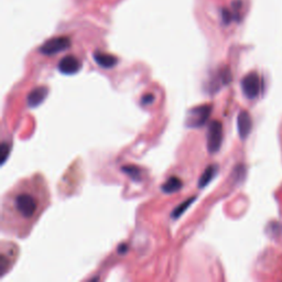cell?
Wrapping results in <instances>:
<instances>
[{"mask_svg": "<svg viewBox=\"0 0 282 282\" xmlns=\"http://www.w3.org/2000/svg\"><path fill=\"white\" fill-rule=\"evenodd\" d=\"M44 189L30 182L15 186L12 192L7 195L3 214L7 213L10 220H15L19 225H28L29 223L34 222L46 202Z\"/></svg>", "mask_w": 282, "mask_h": 282, "instance_id": "6da1fadb", "label": "cell"}, {"mask_svg": "<svg viewBox=\"0 0 282 282\" xmlns=\"http://www.w3.org/2000/svg\"><path fill=\"white\" fill-rule=\"evenodd\" d=\"M211 113H212L211 105H202L199 106V107H194L189 110L185 124L188 127L198 128V127H201L205 124L207 119L210 118Z\"/></svg>", "mask_w": 282, "mask_h": 282, "instance_id": "7a4b0ae2", "label": "cell"}, {"mask_svg": "<svg viewBox=\"0 0 282 282\" xmlns=\"http://www.w3.org/2000/svg\"><path fill=\"white\" fill-rule=\"evenodd\" d=\"M223 142V126L218 120L212 121L207 129V150L210 153H215Z\"/></svg>", "mask_w": 282, "mask_h": 282, "instance_id": "3957f363", "label": "cell"}, {"mask_svg": "<svg viewBox=\"0 0 282 282\" xmlns=\"http://www.w3.org/2000/svg\"><path fill=\"white\" fill-rule=\"evenodd\" d=\"M260 88H262V82H260V77L256 72L249 73L243 78L242 89L247 98H257L260 94Z\"/></svg>", "mask_w": 282, "mask_h": 282, "instance_id": "277c9868", "label": "cell"}, {"mask_svg": "<svg viewBox=\"0 0 282 282\" xmlns=\"http://www.w3.org/2000/svg\"><path fill=\"white\" fill-rule=\"evenodd\" d=\"M71 46V40L67 36H56V38L50 39L49 41L44 42L40 46L39 51L42 54L45 55H53L57 54L58 52L65 51Z\"/></svg>", "mask_w": 282, "mask_h": 282, "instance_id": "5b68a950", "label": "cell"}, {"mask_svg": "<svg viewBox=\"0 0 282 282\" xmlns=\"http://www.w3.org/2000/svg\"><path fill=\"white\" fill-rule=\"evenodd\" d=\"M58 71L65 75H73L76 74L82 67V63L77 57L73 55H66L58 62Z\"/></svg>", "mask_w": 282, "mask_h": 282, "instance_id": "8992f818", "label": "cell"}, {"mask_svg": "<svg viewBox=\"0 0 282 282\" xmlns=\"http://www.w3.org/2000/svg\"><path fill=\"white\" fill-rule=\"evenodd\" d=\"M237 127H238L239 137H241L242 140H245L249 136L250 131H252L253 128V120L248 111L243 110L239 113L237 118Z\"/></svg>", "mask_w": 282, "mask_h": 282, "instance_id": "52a82bcc", "label": "cell"}, {"mask_svg": "<svg viewBox=\"0 0 282 282\" xmlns=\"http://www.w3.org/2000/svg\"><path fill=\"white\" fill-rule=\"evenodd\" d=\"M47 94H49V89L46 87L41 86L34 88L32 92L28 95V98H26V103H28L29 107H38L45 99Z\"/></svg>", "mask_w": 282, "mask_h": 282, "instance_id": "ba28073f", "label": "cell"}, {"mask_svg": "<svg viewBox=\"0 0 282 282\" xmlns=\"http://www.w3.org/2000/svg\"><path fill=\"white\" fill-rule=\"evenodd\" d=\"M94 60L98 65H100L104 68H111L117 64L116 56L107 54V53H103V52H95Z\"/></svg>", "mask_w": 282, "mask_h": 282, "instance_id": "9c48e42d", "label": "cell"}, {"mask_svg": "<svg viewBox=\"0 0 282 282\" xmlns=\"http://www.w3.org/2000/svg\"><path fill=\"white\" fill-rule=\"evenodd\" d=\"M15 256V248L14 245H12V247H10L8 249L7 253H4V250L0 255V275L3 276L6 274V271L9 269L10 265L12 264V262H10V257Z\"/></svg>", "mask_w": 282, "mask_h": 282, "instance_id": "30bf717a", "label": "cell"}, {"mask_svg": "<svg viewBox=\"0 0 282 282\" xmlns=\"http://www.w3.org/2000/svg\"><path fill=\"white\" fill-rule=\"evenodd\" d=\"M218 171V166L217 164H212V166L207 167V169L204 171V173L202 174V177L199 181V186L202 188H205V186L209 184L211 181L214 179L215 175L217 174Z\"/></svg>", "mask_w": 282, "mask_h": 282, "instance_id": "8fae6325", "label": "cell"}, {"mask_svg": "<svg viewBox=\"0 0 282 282\" xmlns=\"http://www.w3.org/2000/svg\"><path fill=\"white\" fill-rule=\"evenodd\" d=\"M182 181H181L179 178L177 177H171L170 179L167 180V182H164L162 185V191L164 193L171 194L177 192L181 188H182Z\"/></svg>", "mask_w": 282, "mask_h": 282, "instance_id": "7c38bea8", "label": "cell"}, {"mask_svg": "<svg viewBox=\"0 0 282 282\" xmlns=\"http://www.w3.org/2000/svg\"><path fill=\"white\" fill-rule=\"evenodd\" d=\"M122 171L126 172L134 181H139L141 178V171L137 167H122Z\"/></svg>", "mask_w": 282, "mask_h": 282, "instance_id": "4fadbf2b", "label": "cell"}, {"mask_svg": "<svg viewBox=\"0 0 282 282\" xmlns=\"http://www.w3.org/2000/svg\"><path fill=\"white\" fill-rule=\"evenodd\" d=\"M195 200V198H192V199H190L189 201H186V202H183V204L177 207L172 213V217L175 218V217H179L181 214H183V212H185V210L188 209V207L191 205V203Z\"/></svg>", "mask_w": 282, "mask_h": 282, "instance_id": "5bb4252c", "label": "cell"}, {"mask_svg": "<svg viewBox=\"0 0 282 282\" xmlns=\"http://www.w3.org/2000/svg\"><path fill=\"white\" fill-rule=\"evenodd\" d=\"M9 152H10L9 145L7 142H2V145H1V163L2 164L4 163V161H6Z\"/></svg>", "mask_w": 282, "mask_h": 282, "instance_id": "9a60e30c", "label": "cell"}, {"mask_svg": "<svg viewBox=\"0 0 282 282\" xmlns=\"http://www.w3.org/2000/svg\"><path fill=\"white\" fill-rule=\"evenodd\" d=\"M153 100H154L153 95H145V96L142 97V102L141 103L143 105H149V104H151Z\"/></svg>", "mask_w": 282, "mask_h": 282, "instance_id": "2e32d148", "label": "cell"}, {"mask_svg": "<svg viewBox=\"0 0 282 282\" xmlns=\"http://www.w3.org/2000/svg\"><path fill=\"white\" fill-rule=\"evenodd\" d=\"M126 250H127V245H121L120 248H119V253L122 254V252L126 253Z\"/></svg>", "mask_w": 282, "mask_h": 282, "instance_id": "e0dca14e", "label": "cell"}]
</instances>
